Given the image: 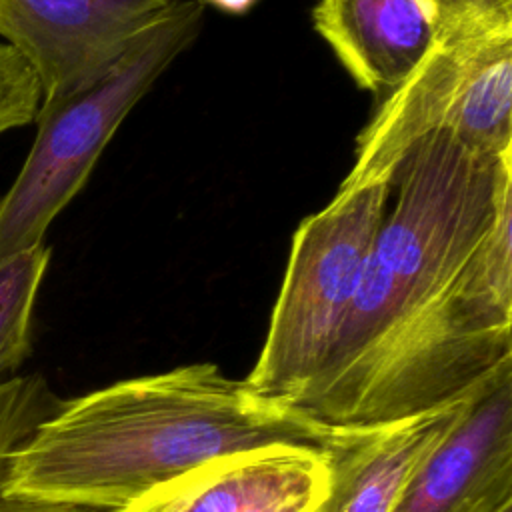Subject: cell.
Instances as JSON below:
<instances>
[{
  "label": "cell",
  "mask_w": 512,
  "mask_h": 512,
  "mask_svg": "<svg viewBox=\"0 0 512 512\" xmlns=\"http://www.w3.org/2000/svg\"><path fill=\"white\" fill-rule=\"evenodd\" d=\"M332 436L216 364H186L62 402L10 456L2 496L114 512L214 458L276 442L324 450Z\"/></svg>",
  "instance_id": "1"
},
{
  "label": "cell",
  "mask_w": 512,
  "mask_h": 512,
  "mask_svg": "<svg viewBox=\"0 0 512 512\" xmlns=\"http://www.w3.org/2000/svg\"><path fill=\"white\" fill-rule=\"evenodd\" d=\"M398 194L312 390L308 418L340 426L392 344L454 282L498 206L512 196V150L486 154L448 134L416 142L394 172Z\"/></svg>",
  "instance_id": "2"
},
{
  "label": "cell",
  "mask_w": 512,
  "mask_h": 512,
  "mask_svg": "<svg viewBox=\"0 0 512 512\" xmlns=\"http://www.w3.org/2000/svg\"><path fill=\"white\" fill-rule=\"evenodd\" d=\"M512 360V196L448 290L392 344L338 428L410 418L476 388Z\"/></svg>",
  "instance_id": "3"
},
{
  "label": "cell",
  "mask_w": 512,
  "mask_h": 512,
  "mask_svg": "<svg viewBox=\"0 0 512 512\" xmlns=\"http://www.w3.org/2000/svg\"><path fill=\"white\" fill-rule=\"evenodd\" d=\"M440 132L478 152L512 150V0L462 14L378 102L338 190L392 184L408 150Z\"/></svg>",
  "instance_id": "4"
},
{
  "label": "cell",
  "mask_w": 512,
  "mask_h": 512,
  "mask_svg": "<svg viewBox=\"0 0 512 512\" xmlns=\"http://www.w3.org/2000/svg\"><path fill=\"white\" fill-rule=\"evenodd\" d=\"M202 18L200 0H174L102 78L40 104L30 152L0 196V262L44 242L128 112L196 40Z\"/></svg>",
  "instance_id": "5"
},
{
  "label": "cell",
  "mask_w": 512,
  "mask_h": 512,
  "mask_svg": "<svg viewBox=\"0 0 512 512\" xmlns=\"http://www.w3.org/2000/svg\"><path fill=\"white\" fill-rule=\"evenodd\" d=\"M392 184L338 190L292 234L260 356L244 380L258 396L292 406L316 384L386 218Z\"/></svg>",
  "instance_id": "6"
},
{
  "label": "cell",
  "mask_w": 512,
  "mask_h": 512,
  "mask_svg": "<svg viewBox=\"0 0 512 512\" xmlns=\"http://www.w3.org/2000/svg\"><path fill=\"white\" fill-rule=\"evenodd\" d=\"M174 0H0V38L34 70L42 102L102 78Z\"/></svg>",
  "instance_id": "7"
},
{
  "label": "cell",
  "mask_w": 512,
  "mask_h": 512,
  "mask_svg": "<svg viewBox=\"0 0 512 512\" xmlns=\"http://www.w3.org/2000/svg\"><path fill=\"white\" fill-rule=\"evenodd\" d=\"M512 502V360L468 394L392 512H494Z\"/></svg>",
  "instance_id": "8"
},
{
  "label": "cell",
  "mask_w": 512,
  "mask_h": 512,
  "mask_svg": "<svg viewBox=\"0 0 512 512\" xmlns=\"http://www.w3.org/2000/svg\"><path fill=\"white\" fill-rule=\"evenodd\" d=\"M326 488L322 450L276 442L204 462L114 512H314Z\"/></svg>",
  "instance_id": "9"
},
{
  "label": "cell",
  "mask_w": 512,
  "mask_h": 512,
  "mask_svg": "<svg viewBox=\"0 0 512 512\" xmlns=\"http://www.w3.org/2000/svg\"><path fill=\"white\" fill-rule=\"evenodd\" d=\"M480 2L484 0H318L312 24L354 82L380 102Z\"/></svg>",
  "instance_id": "10"
},
{
  "label": "cell",
  "mask_w": 512,
  "mask_h": 512,
  "mask_svg": "<svg viewBox=\"0 0 512 512\" xmlns=\"http://www.w3.org/2000/svg\"><path fill=\"white\" fill-rule=\"evenodd\" d=\"M468 394L410 418L334 428L322 450L328 488L314 512H392L410 478L456 424Z\"/></svg>",
  "instance_id": "11"
},
{
  "label": "cell",
  "mask_w": 512,
  "mask_h": 512,
  "mask_svg": "<svg viewBox=\"0 0 512 512\" xmlns=\"http://www.w3.org/2000/svg\"><path fill=\"white\" fill-rule=\"evenodd\" d=\"M50 258L42 242L0 262V380L30 354L34 306Z\"/></svg>",
  "instance_id": "12"
},
{
  "label": "cell",
  "mask_w": 512,
  "mask_h": 512,
  "mask_svg": "<svg viewBox=\"0 0 512 512\" xmlns=\"http://www.w3.org/2000/svg\"><path fill=\"white\" fill-rule=\"evenodd\" d=\"M60 406L62 400L38 374L0 380V496L10 456Z\"/></svg>",
  "instance_id": "13"
},
{
  "label": "cell",
  "mask_w": 512,
  "mask_h": 512,
  "mask_svg": "<svg viewBox=\"0 0 512 512\" xmlns=\"http://www.w3.org/2000/svg\"><path fill=\"white\" fill-rule=\"evenodd\" d=\"M42 104L40 82L30 64L0 42V134L34 122Z\"/></svg>",
  "instance_id": "14"
},
{
  "label": "cell",
  "mask_w": 512,
  "mask_h": 512,
  "mask_svg": "<svg viewBox=\"0 0 512 512\" xmlns=\"http://www.w3.org/2000/svg\"><path fill=\"white\" fill-rule=\"evenodd\" d=\"M0 512H106V510H94V508H82V506H70V504H54V502L30 500V498L0 496Z\"/></svg>",
  "instance_id": "15"
},
{
  "label": "cell",
  "mask_w": 512,
  "mask_h": 512,
  "mask_svg": "<svg viewBox=\"0 0 512 512\" xmlns=\"http://www.w3.org/2000/svg\"><path fill=\"white\" fill-rule=\"evenodd\" d=\"M200 2H208L224 12H230V14H244L248 12L258 0H200Z\"/></svg>",
  "instance_id": "16"
},
{
  "label": "cell",
  "mask_w": 512,
  "mask_h": 512,
  "mask_svg": "<svg viewBox=\"0 0 512 512\" xmlns=\"http://www.w3.org/2000/svg\"><path fill=\"white\" fill-rule=\"evenodd\" d=\"M494 512H512V502H506V504H502L500 508H496Z\"/></svg>",
  "instance_id": "17"
}]
</instances>
